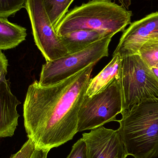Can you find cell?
I'll return each mask as SVG.
<instances>
[{"mask_svg": "<svg viewBox=\"0 0 158 158\" xmlns=\"http://www.w3.org/2000/svg\"><path fill=\"white\" fill-rule=\"evenodd\" d=\"M95 64L55 84L43 86L35 81L29 86L23 105L24 126L36 148L51 150L78 132L79 110Z\"/></svg>", "mask_w": 158, "mask_h": 158, "instance_id": "1", "label": "cell"}, {"mask_svg": "<svg viewBox=\"0 0 158 158\" xmlns=\"http://www.w3.org/2000/svg\"><path fill=\"white\" fill-rule=\"evenodd\" d=\"M118 129L128 156H158V99L139 103L121 113Z\"/></svg>", "mask_w": 158, "mask_h": 158, "instance_id": "2", "label": "cell"}, {"mask_svg": "<svg viewBox=\"0 0 158 158\" xmlns=\"http://www.w3.org/2000/svg\"><path fill=\"white\" fill-rule=\"evenodd\" d=\"M132 15L131 11L111 0H89L69 11L55 31L59 36L82 29L114 35L125 30Z\"/></svg>", "mask_w": 158, "mask_h": 158, "instance_id": "3", "label": "cell"}, {"mask_svg": "<svg viewBox=\"0 0 158 158\" xmlns=\"http://www.w3.org/2000/svg\"><path fill=\"white\" fill-rule=\"evenodd\" d=\"M119 80L121 113L139 103L158 99V79L138 54L123 57Z\"/></svg>", "mask_w": 158, "mask_h": 158, "instance_id": "4", "label": "cell"}, {"mask_svg": "<svg viewBox=\"0 0 158 158\" xmlns=\"http://www.w3.org/2000/svg\"><path fill=\"white\" fill-rule=\"evenodd\" d=\"M122 111V94L119 78L115 77L106 86L91 97L85 96L78 114L77 131L92 130L116 121Z\"/></svg>", "mask_w": 158, "mask_h": 158, "instance_id": "5", "label": "cell"}, {"mask_svg": "<svg viewBox=\"0 0 158 158\" xmlns=\"http://www.w3.org/2000/svg\"><path fill=\"white\" fill-rule=\"evenodd\" d=\"M113 35L103 38L82 51L54 61L42 67L39 82L43 86L52 85L77 74L93 63L109 56V46Z\"/></svg>", "mask_w": 158, "mask_h": 158, "instance_id": "6", "label": "cell"}, {"mask_svg": "<svg viewBox=\"0 0 158 158\" xmlns=\"http://www.w3.org/2000/svg\"><path fill=\"white\" fill-rule=\"evenodd\" d=\"M24 7L28 14L35 44L46 62L69 55V53L51 23L43 0H26Z\"/></svg>", "mask_w": 158, "mask_h": 158, "instance_id": "7", "label": "cell"}, {"mask_svg": "<svg viewBox=\"0 0 158 158\" xmlns=\"http://www.w3.org/2000/svg\"><path fill=\"white\" fill-rule=\"evenodd\" d=\"M155 39H158V12L131 23L123 31L113 56L123 57L135 54L145 43Z\"/></svg>", "mask_w": 158, "mask_h": 158, "instance_id": "8", "label": "cell"}, {"mask_svg": "<svg viewBox=\"0 0 158 158\" xmlns=\"http://www.w3.org/2000/svg\"><path fill=\"white\" fill-rule=\"evenodd\" d=\"M87 149V158H126L124 144L118 130L103 126L82 134Z\"/></svg>", "mask_w": 158, "mask_h": 158, "instance_id": "9", "label": "cell"}, {"mask_svg": "<svg viewBox=\"0 0 158 158\" xmlns=\"http://www.w3.org/2000/svg\"><path fill=\"white\" fill-rule=\"evenodd\" d=\"M20 101L12 93L6 77L0 79V138L12 137L18 125L17 107Z\"/></svg>", "mask_w": 158, "mask_h": 158, "instance_id": "10", "label": "cell"}, {"mask_svg": "<svg viewBox=\"0 0 158 158\" xmlns=\"http://www.w3.org/2000/svg\"><path fill=\"white\" fill-rule=\"evenodd\" d=\"M108 36L109 35L97 31L82 29L59 36L69 54H71L82 51L94 43Z\"/></svg>", "mask_w": 158, "mask_h": 158, "instance_id": "11", "label": "cell"}, {"mask_svg": "<svg viewBox=\"0 0 158 158\" xmlns=\"http://www.w3.org/2000/svg\"><path fill=\"white\" fill-rule=\"evenodd\" d=\"M123 57L119 55L113 56L110 62L91 81L85 95L91 97L106 86L115 77L119 78V72Z\"/></svg>", "mask_w": 158, "mask_h": 158, "instance_id": "12", "label": "cell"}, {"mask_svg": "<svg viewBox=\"0 0 158 158\" xmlns=\"http://www.w3.org/2000/svg\"><path fill=\"white\" fill-rule=\"evenodd\" d=\"M26 28L0 17V51L13 49L26 40Z\"/></svg>", "mask_w": 158, "mask_h": 158, "instance_id": "13", "label": "cell"}, {"mask_svg": "<svg viewBox=\"0 0 158 158\" xmlns=\"http://www.w3.org/2000/svg\"><path fill=\"white\" fill-rule=\"evenodd\" d=\"M74 0H43L44 7L54 29L68 12Z\"/></svg>", "mask_w": 158, "mask_h": 158, "instance_id": "14", "label": "cell"}, {"mask_svg": "<svg viewBox=\"0 0 158 158\" xmlns=\"http://www.w3.org/2000/svg\"><path fill=\"white\" fill-rule=\"evenodd\" d=\"M149 67L155 68L158 63V39L145 43L137 53Z\"/></svg>", "mask_w": 158, "mask_h": 158, "instance_id": "15", "label": "cell"}, {"mask_svg": "<svg viewBox=\"0 0 158 158\" xmlns=\"http://www.w3.org/2000/svg\"><path fill=\"white\" fill-rule=\"evenodd\" d=\"M26 0H0V17L7 18L24 7Z\"/></svg>", "mask_w": 158, "mask_h": 158, "instance_id": "16", "label": "cell"}, {"mask_svg": "<svg viewBox=\"0 0 158 158\" xmlns=\"http://www.w3.org/2000/svg\"><path fill=\"white\" fill-rule=\"evenodd\" d=\"M36 149L34 142L30 139L23 145L21 149L16 154L12 155L10 158H31Z\"/></svg>", "mask_w": 158, "mask_h": 158, "instance_id": "17", "label": "cell"}, {"mask_svg": "<svg viewBox=\"0 0 158 158\" xmlns=\"http://www.w3.org/2000/svg\"><path fill=\"white\" fill-rule=\"evenodd\" d=\"M67 158H87L86 144L82 138L74 144L71 152Z\"/></svg>", "mask_w": 158, "mask_h": 158, "instance_id": "18", "label": "cell"}, {"mask_svg": "<svg viewBox=\"0 0 158 158\" xmlns=\"http://www.w3.org/2000/svg\"><path fill=\"white\" fill-rule=\"evenodd\" d=\"M8 60L4 54L0 51V79L6 77L7 73Z\"/></svg>", "mask_w": 158, "mask_h": 158, "instance_id": "19", "label": "cell"}, {"mask_svg": "<svg viewBox=\"0 0 158 158\" xmlns=\"http://www.w3.org/2000/svg\"><path fill=\"white\" fill-rule=\"evenodd\" d=\"M50 150L36 148L31 158H47V155Z\"/></svg>", "mask_w": 158, "mask_h": 158, "instance_id": "20", "label": "cell"}, {"mask_svg": "<svg viewBox=\"0 0 158 158\" xmlns=\"http://www.w3.org/2000/svg\"><path fill=\"white\" fill-rule=\"evenodd\" d=\"M119 2L121 3L122 6L127 10H129V6L131 4L132 0H118Z\"/></svg>", "mask_w": 158, "mask_h": 158, "instance_id": "21", "label": "cell"}, {"mask_svg": "<svg viewBox=\"0 0 158 158\" xmlns=\"http://www.w3.org/2000/svg\"><path fill=\"white\" fill-rule=\"evenodd\" d=\"M152 71L154 73V75H155L157 78L158 79V69L156 68H151Z\"/></svg>", "mask_w": 158, "mask_h": 158, "instance_id": "22", "label": "cell"}, {"mask_svg": "<svg viewBox=\"0 0 158 158\" xmlns=\"http://www.w3.org/2000/svg\"><path fill=\"white\" fill-rule=\"evenodd\" d=\"M155 68H156L158 69V63H157V64L156 65V66H155Z\"/></svg>", "mask_w": 158, "mask_h": 158, "instance_id": "23", "label": "cell"}]
</instances>
